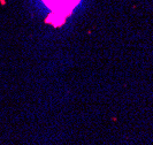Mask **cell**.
<instances>
[{"label":"cell","mask_w":153,"mask_h":145,"mask_svg":"<svg viewBox=\"0 0 153 145\" xmlns=\"http://www.w3.org/2000/svg\"><path fill=\"white\" fill-rule=\"evenodd\" d=\"M80 0H43V2L52 10L59 13L63 19V16L69 15L74 7L78 3Z\"/></svg>","instance_id":"6da1fadb"}]
</instances>
